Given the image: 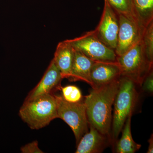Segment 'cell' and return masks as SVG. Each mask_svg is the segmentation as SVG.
<instances>
[{
    "instance_id": "obj_6",
    "label": "cell",
    "mask_w": 153,
    "mask_h": 153,
    "mask_svg": "<svg viewBox=\"0 0 153 153\" xmlns=\"http://www.w3.org/2000/svg\"><path fill=\"white\" fill-rule=\"evenodd\" d=\"M68 41L72 47L81 51L91 60L105 62L117 61L114 50L102 42L96 36L94 30Z\"/></svg>"
},
{
    "instance_id": "obj_9",
    "label": "cell",
    "mask_w": 153,
    "mask_h": 153,
    "mask_svg": "<svg viewBox=\"0 0 153 153\" xmlns=\"http://www.w3.org/2000/svg\"><path fill=\"white\" fill-rule=\"evenodd\" d=\"M63 79L60 70L52 59L41 80L29 92L25 101L46 94H53L54 91L59 89L60 82Z\"/></svg>"
},
{
    "instance_id": "obj_12",
    "label": "cell",
    "mask_w": 153,
    "mask_h": 153,
    "mask_svg": "<svg viewBox=\"0 0 153 153\" xmlns=\"http://www.w3.org/2000/svg\"><path fill=\"white\" fill-rule=\"evenodd\" d=\"M74 49L68 40L57 45L53 60L63 78L69 79L74 60Z\"/></svg>"
},
{
    "instance_id": "obj_20",
    "label": "cell",
    "mask_w": 153,
    "mask_h": 153,
    "mask_svg": "<svg viewBox=\"0 0 153 153\" xmlns=\"http://www.w3.org/2000/svg\"><path fill=\"white\" fill-rule=\"evenodd\" d=\"M143 89L146 92L152 93L153 91V73L152 69L145 77L143 80Z\"/></svg>"
},
{
    "instance_id": "obj_2",
    "label": "cell",
    "mask_w": 153,
    "mask_h": 153,
    "mask_svg": "<svg viewBox=\"0 0 153 153\" xmlns=\"http://www.w3.org/2000/svg\"><path fill=\"white\" fill-rule=\"evenodd\" d=\"M19 114L30 128L38 130L49 125L57 118L55 94H49L24 102Z\"/></svg>"
},
{
    "instance_id": "obj_14",
    "label": "cell",
    "mask_w": 153,
    "mask_h": 153,
    "mask_svg": "<svg viewBox=\"0 0 153 153\" xmlns=\"http://www.w3.org/2000/svg\"><path fill=\"white\" fill-rule=\"evenodd\" d=\"M135 19L143 30L153 21V0H131Z\"/></svg>"
},
{
    "instance_id": "obj_11",
    "label": "cell",
    "mask_w": 153,
    "mask_h": 153,
    "mask_svg": "<svg viewBox=\"0 0 153 153\" xmlns=\"http://www.w3.org/2000/svg\"><path fill=\"white\" fill-rule=\"evenodd\" d=\"M74 49V56L69 79L72 81L82 80L92 86L91 71L94 63L78 49Z\"/></svg>"
},
{
    "instance_id": "obj_3",
    "label": "cell",
    "mask_w": 153,
    "mask_h": 153,
    "mask_svg": "<svg viewBox=\"0 0 153 153\" xmlns=\"http://www.w3.org/2000/svg\"><path fill=\"white\" fill-rule=\"evenodd\" d=\"M136 84L130 78L121 75L119 87L113 104L112 136L114 140L117 138L127 119L132 114L136 100Z\"/></svg>"
},
{
    "instance_id": "obj_13",
    "label": "cell",
    "mask_w": 153,
    "mask_h": 153,
    "mask_svg": "<svg viewBox=\"0 0 153 153\" xmlns=\"http://www.w3.org/2000/svg\"><path fill=\"white\" fill-rule=\"evenodd\" d=\"M77 143L76 153H94L100 151L104 144V136L93 126Z\"/></svg>"
},
{
    "instance_id": "obj_10",
    "label": "cell",
    "mask_w": 153,
    "mask_h": 153,
    "mask_svg": "<svg viewBox=\"0 0 153 153\" xmlns=\"http://www.w3.org/2000/svg\"><path fill=\"white\" fill-rule=\"evenodd\" d=\"M121 75L120 67L117 61H95L91 71L92 88L112 82L119 78Z\"/></svg>"
},
{
    "instance_id": "obj_8",
    "label": "cell",
    "mask_w": 153,
    "mask_h": 153,
    "mask_svg": "<svg viewBox=\"0 0 153 153\" xmlns=\"http://www.w3.org/2000/svg\"><path fill=\"white\" fill-rule=\"evenodd\" d=\"M119 27L117 13L106 0H104V8L101 19L94 32L102 42L115 51L117 45Z\"/></svg>"
},
{
    "instance_id": "obj_16",
    "label": "cell",
    "mask_w": 153,
    "mask_h": 153,
    "mask_svg": "<svg viewBox=\"0 0 153 153\" xmlns=\"http://www.w3.org/2000/svg\"><path fill=\"white\" fill-rule=\"evenodd\" d=\"M143 48L148 61L153 63V21L145 28L141 38Z\"/></svg>"
},
{
    "instance_id": "obj_19",
    "label": "cell",
    "mask_w": 153,
    "mask_h": 153,
    "mask_svg": "<svg viewBox=\"0 0 153 153\" xmlns=\"http://www.w3.org/2000/svg\"><path fill=\"white\" fill-rule=\"evenodd\" d=\"M21 152L22 153H44L38 146V143L37 140L34 141L21 148Z\"/></svg>"
},
{
    "instance_id": "obj_4",
    "label": "cell",
    "mask_w": 153,
    "mask_h": 153,
    "mask_svg": "<svg viewBox=\"0 0 153 153\" xmlns=\"http://www.w3.org/2000/svg\"><path fill=\"white\" fill-rule=\"evenodd\" d=\"M121 76L141 85L147 74L152 69L153 64L148 61L143 48L142 40L121 56H117Z\"/></svg>"
},
{
    "instance_id": "obj_5",
    "label": "cell",
    "mask_w": 153,
    "mask_h": 153,
    "mask_svg": "<svg viewBox=\"0 0 153 153\" xmlns=\"http://www.w3.org/2000/svg\"><path fill=\"white\" fill-rule=\"evenodd\" d=\"M57 101V118L61 119L72 130L77 144L82 136L88 131V122L86 106L84 102L71 103L63 99L61 96L55 95Z\"/></svg>"
},
{
    "instance_id": "obj_1",
    "label": "cell",
    "mask_w": 153,
    "mask_h": 153,
    "mask_svg": "<svg viewBox=\"0 0 153 153\" xmlns=\"http://www.w3.org/2000/svg\"><path fill=\"white\" fill-rule=\"evenodd\" d=\"M120 78L93 88L84 102L88 123L103 135L108 134L110 130L112 105L119 87Z\"/></svg>"
},
{
    "instance_id": "obj_15",
    "label": "cell",
    "mask_w": 153,
    "mask_h": 153,
    "mask_svg": "<svg viewBox=\"0 0 153 153\" xmlns=\"http://www.w3.org/2000/svg\"><path fill=\"white\" fill-rule=\"evenodd\" d=\"M131 117V114L130 115L124 125L122 135L117 144V153H134L141 147L140 145L135 142L132 136Z\"/></svg>"
},
{
    "instance_id": "obj_21",
    "label": "cell",
    "mask_w": 153,
    "mask_h": 153,
    "mask_svg": "<svg viewBox=\"0 0 153 153\" xmlns=\"http://www.w3.org/2000/svg\"><path fill=\"white\" fill-rule=\"evenodd\" d=\"M149 146L148 147V150L147 151L148 153H153V135L150 138L149 140Z\"/></svg>"
},
{
    "instance_id": "obj_18",
    "label": "cell",
    "mask_w": 153,
    "mask_h": 153,
    "mask_svg": "<svg viewBox=\"0 0 153 153\" xmlns=\"http://www.w3.org/2000/svg\"><path fill=\"white\" fill-rule=\"evenodd\" d=\"M117 14H122L135 19L131 0H106ZM136 20V19H135Z\"/></svg>"
},
{
    "instance_id": "obj_17",
    "label": "cell",
    "mask_w": 153,
    "mask_h": 153,
    "mask_svg": "<svg viewBox=\"0 0 153 153\" xmlns=\"http://www.w3.org/2000/svg\"><path fill=\"white\" fill-rule=\"evenodd\" d=\"M59 89L62 92L63 99L71 103H76L81 101L82 94L81 91L76 85H68L62 87L60 86Z\"/></svg>"
},
{
    "instance_id": "obj_7",
    "label": "cell",
    "mask_w": 153,
    "mask_h": 153,
    "mask_svg": "<svg viewBox=\"0 0 153 153\" xmlns=\"http://www.w3.org/2000/svg\"><path fill=\"white\" fill-rule=\"evenodd\" d=\"M119 19L117 45L115 52L121 56L137 44L142 37L144 30L134 18L117 14Z\"/></svg>"
}]
</instances>
